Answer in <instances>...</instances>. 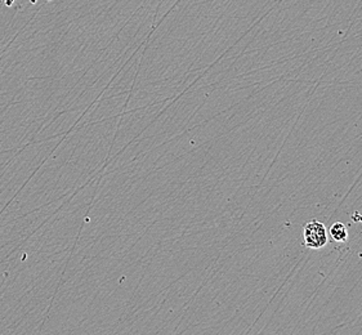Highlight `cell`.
Here are the masks:
<instances>
[{
    "label": "cell",
    "instance_id": "obj_1",
    "mask_svg": "<svg viewBox=\"0 0 362 335\" xmlns=\"http://www.w3.org/2000/svg\"><path fill=\"white\" fill-rule=\"evenodd\" d=\"M305 245L310 249H321L327 244V230L320 221L313 219L308 222L303 230Z\"/></svg>",
    "mask_w": 362,
    "mask_h": 335
},
{
    "label": "cell",
    "instance_id": "obj_2",
    "mask_svg": "<svg viewBox=\"0 0 362 335\" xmlns=\"http://www.w3.org/2000/svg\"><path fill=\"white\" fill-rule=\"evenodd\" d=\"M329 233L332 239L337 242H346L348 240L347 227L344 226L341 222H335L333 226L330 227Z\"/></svg>",
    "mask_w": 362,
    "mask_h": 335
}]
</instances>
